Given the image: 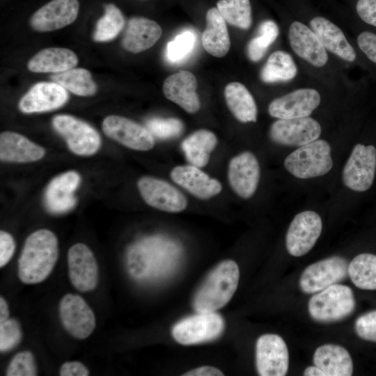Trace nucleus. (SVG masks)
<instances>
[{"label": "nucleus", "mask_w": 376, "mask_h": 376, "mask_svg": "<svg viewBox=\"0 0 376 376\" xmlns=\"http://www.w3.org/2000/svg\"><path fill=\"white\" fill-rule=\"evenodd\" d=\"M376 171V148L357 143L344 166V185L355 191H365L372 186Z\"/></svg>", "instance_id": "10"}, {"label": "nucleus", "mask_w": 376, "mask_h": 376, "mask_svg": "<svg viewBox=\"0 0 376 376\" xmlns=\"http://www.w3.org/2000/svg\"><path fill=\"white\" fill-rule=\"evenodd\" d=\"M224 327L222 316L215 311L197 312L176 322L171 329V334L178 343L190 345L218 338Z\"/></svg>", "instance_id": "6"}, {"label": "nucleus", "mask_w": 376, "mask_h": 376, "mask_svg": "<svg viewBox=\"0 0 376 376\" xmlns=\"http://www.w3.org/2000/svg\"><path fill=\"white\" fill-rule=\"evenodd\" d=\"M217 8L230 24L242 29H249L252 24L249 0H219Z\"/></svg>", "instance_id": "37"}, {"label": "nucleus", "mask_w": 376, "mask_h": 376, "mask_svg": "<svg viewBox=\"0 0 376 376\" xmlns=\"http://www.w3.org/2000/svg\"><path fill=\"white\" fill-rule=\"evenodd\" d=\"M52 126L75 155L91 156L100 148L99 133L87 123L72 116L61 114L54 116Z\"/></svg>", "instance_id": "7"}, {"label": "nucleus", "mask_w": 376, "mask_h": 376, "mask_svg": "<svg viewBox=\"0 0 376 376\" xmlns=\"http://www.w3.org/2000/svg\"><path fill=\"white\" fill-rule=\"evenodd\" d=\"M15 250L13 237L8 232L0 231V267H4L12 258Z\"/></svg>", "instance_id": "44"}, {"label": "nucleus", "mask_w": 376, "mask_h": 376, "mask_svg": "<svg viewBox=\"0 0 376 376\" xmlns=\"http://www.w3.org/2000/svg\"><path fill=\"white\" fill-rule=\"evenodd\" d=\"M354 328L361 338L376 342V310L360 315L355 321Z\"/></svg>", "instance_id": "43"}, {"label": "nucleus", "mask_w": 376, "mask_h": 376, "mask_svg": "<svg viewBox=\"0 0 376 376\" xmlns=\"http://www.w3.org/2000/svg\"><path fill=\"white\" fill-rule=\"evenodd\" d=\"M102 127L108 137L134 150L148 151L155 145L154 136L146 127L123 116L106 117Z\"/></svg>", "instance_id": "14"}, {"label": "nucleus", "mask_w": 376, "mask_h": 376, "mask_svg": "<svg viewBox=\"0 0 376 376\" xmlns=\"http://www.w3.org/2000/svg\"><path fill=\"white\" fill-rule=\"evenodd\" d=\"M50 79L71 93L79 96H91L96 93L97 86L91 72L84 68H72L54 73Z\"/></svg>", "instance_id": "34"}, {"label": "nucleus", "mask_w": 376, "mask_h": 376, "mask_svg": "<svg viewBox=\"0 0 376 376\" xmlns=\"http://www.w3.org/2000/svg\"><path fill=\"white\" fill-rule=\"evenodd\" d=\"M217 145L216 135L210 130L201 129L187 136L182 141L181 148L188 162L201 168L207 164Z\"/></svg>", "instance_id": "31"}, {"label": "nucleus", "mask_w": 376, "mask_h": 376, "mask_svg": "<svg viewBox=\"0 0 376 376\" xmlns=\"http://www.w3.org/2000/svg\"><path fill=\"white\" fill-rule=\"evenodd\" d=\"M125 26V18L118 7L109 3L104 6V14L97 22L93 33L96 42H107L115 38Z\"/></svg>", "instance_id": "36"}, {"label": "nucleus", "mask_w": 376, "mask_h": 376, "mask_svg": "<svg viewBox=\"0 0 376 376\" xmlns=\"http://www.w3.org/2000/svg\"><path fill=\"white\" fill-rule=\"evenodd\" d=\"M196 88V77L186 70H180L169 76L163 84V93L166 97L189 113H196L201 107Z\"/></svg>", "instance_id": "23"}, {"label": "nucleus", "mask_w": 376, "mask_h": 376, "mask_svg": "<svg viewBox=\"0 0 376 376\" xmlns=\"http://www.w3.org/2000/svg\"><path fill=\"white\" fill-rule=\"evenodd\" d=\"M356 301L352 289L345 285L334 284L315 293L309 299L311 317L320 322H334L344 320L355 309Z\"/></svg>", "instance_id": "4"}, {"label": "nucleus", "mask_w": 376, "mask_h": 376, "mask_svg": "<svg viewBox=\"0 0 376 376\" xmlns=\"http://www.w3.org/2000/svg\"><path fill=\"white\" fill-rule=\"evenodd\" d=\"M37 375L36 360L29 351L17 353L10 360L6 372L7 376H36Z\"/></svg>", "instance_id": "41"}, {"label": "nucleus", "mask_w": 376, "mask_h": 376, "mask_svg": "<svg viewBox=\"0 0 376 376\" xmlns=\"http://www.w3.org/2000/svg\"><path fill=\"white\" fill-rule=\"evenodd\" d=\"M45 149L26 136L14 132L0 134V159L10 163H30L40 160Z\"/></svg>", "instance_id": "25"}, {"label": "nucleus", "mask_w": 376, "mask_h": 376, "mask_svg": "<svg viewBox=\"0 0 376 376\" xmlns=\"http://www.w3.org/2000/svg\"><path fill=\"white\" fill-rule=\"evenodd\" d=\"M322 229V219L314 211L297 214L291 221L285 237L288 252L296 257L307 253L315 245Z\"/></svg>", "instance_id": "13"}, {"label": "nucleus", "mask_w": 376, "mask_h": 376, "mask_svg": "<svg viewBox=\"0 0 376 376\" xmlns=\"http://www.w3.org/2000/svg\"><path fill=\"white\" fill-rule=\"evenodd\" d=\"M356 9L363 22L376 26V0H359Z\"/></svg>", "instance_id": "46"}, {"label": "nucleus", "mask_w": 376, "mask_h": 376, "mask_svg": "<svg viewBox=\"0 0 376 376\" xmlns=\"http://www.w3.org/2000/svg\"><path fill=\"white\" fill-rule=\"evenodd\" d=\"M260 177V165L252 152L244 151L230 160L228 180L231 189L240 198L247 199L254 194Z\"/></svg>", "instance_id": "17"}, {"label": "nucleus", "mask_w": 376, "mask_h": 376, "mask_svg": "<svg viewBox=\"0 0 376 376\" xmlns=\"http://www.w3.org/2000/svg\"><path fill=\"white\" fill-rule=\"evenodd\" d=\"M284 166L300 179L325 175L333 166L330 146L324 140L317 139L300 146L287 156Z\"/></svg>", "instance_id": "5"}, {"label": "nucleus", "mask_w": 376, "mask_h": 376, "mask_svg": "<svg viewBox=\"0 0 376 376\" xmlns=\"http://www.w3.org/2000/svg\"><path fill=\"white\" fill-rule=\"evenodd\" d=\"M196 42L194 33L187 30L178 35L166 46V58L171 63H180L193 51Z\"/></svg>", "instance_id": "39"}, {"label": "nucleus", "mask_w": 376, "mask_h": 376, "mask_svg": "<svg viewBox=\"0 0 376 376\" xmlns=\"http://www.w3.org/2000/svg\"><path fill=\"white\" fill-rule=\"evenodd\" d=\"M313 363L326 376H350L353 373L350 353L338 345L326 344L318 347L313 354Z\"/></svg>", "instance_id": "28"}, {"label": "nucleus", "mask_w": 376, "mask_h": 376, "mask_svg": "<svg viewBox=\"0 0 376 376\" xmlns=\"http://www.w3.org/2000/svg\"><path fill=\"white\" fill-rule=\"evenodd\" d=\"M59 375L61 376H87L89 375V370L79 361H66L61 365Z\"/></svg>", "instance_id": "47"}, {"label": "nucleus", "mask_w": 376, "mask_h": 376, "mask_svg": "<svg viewBox=\"0 0 376 376\" xmlns=\"http://www.w3.org/2000/svg\"><path fill=\"white\" fill-rule=\"evenodd\" d=\"M360 49L373 62L376 63V34L370 31L361 33L357 38Z\"/></svg>", "instance_id": "45"}, {"label": "nucleus", "mask_w": 376, "mask_h": 376, "mask_svg": "<svg viewBox=\"0 0 376 376\" xmlns=\"http://www.w3.org/2000/svg\"><path fill=\"white\" fill-rule=\"evenodd\" d=\"M58 258V242L56 235L48 229L30 234L18 260V277L25 284H36L45 280L52 273Z\"/></svg>", "instance_id": "2"}, {"label": "nucleus", "mask_w": 376, "mask_h": 376, "mask_svg": "<svg viewBox=\"0 0 376 376\" xmlns=\"http://www.w3.org/2000/svg\"><path fill=\"white\" fill-rule=\"evenodd\" d=\"M172 180L200 199H208L218 195L222 190L221 184L211 178L199 167L190 165L175 166L170 173Z\"/></svg>", "instance_id": "21"}, {"label": "nucleus", "mask_w": 376, "mask_h": 376, "mask_svg": "<svg viewBox=\"0 0 376 376\" xmlns=\"http://www.w3.org/2000/svg\"><path fill=\"white\" fill-rule=\"evenodd\" d=\"M320 95L313 88H300L272 100L268 112L279 119L309 116L320 103Z\"/></svg>", "instance_id": "18"}, {"label": "nucleus", "mask_w": 376, "mask_h": 376, "mask_svg": "<svg viewBox=\"0 0 376 376\" xmlns=\"http://www.w3.org/2000/svg\"><path fill=\"white\" fill-rule=\"evenodd\" d=\"M22 331L19 322L15 318L0 322V351L10 352L21 342Z\"/></svg>", "instance_id": "42"}, {"label": "nucleus", "mask_w": 376, "mask_h": 376, "mask_svg": "<svg viewBox=\"0 0 376 376\" xmlns=\"http://www.w3.org/2000/svg\"><path fill=\"white\" fill-rule=\"evenodd\" d=\"M202 44L210 54L216 57L224 56L230 49V40L226 20L217 8H210L206 13Z\"/></svg>", "instance_id": "29"}, {"label": "nucleus", "mask_w": 376, "mask_h": 376, "mask_svg": "<svg viewBox=\"0 0 376 376\" xmlns=\"http://www.w3.org/2000/svg\"><path fill=\"white\" fill-rule=\"evenodd\" d=\"M288 37L290 46L297 56L315 67L327 63L328 56L324 47L307 26L297 21L292 22Z\"/></svg>", "instance_id": "24"}, {"label": "nucleus", "mask_w": 376, "mask_h": 376, "mask_svg": "<svg viewBox=\"0 0 376 376\" xmlns=\"http://www.w3.org/2000/svg\"><path fill=\"white\" fill-rule=\"evenodd\" d=\"M224 96L230 111L237 120L244 123L256 121V104L244 85L237 81L229 83L225 87Z\"/></svg>", "instance_id": "32"}, {"label": "nucleus", "mask_w": 376, "mask_h": 376, "mask_svg": "<svg viewBox=\"0 0 376 376\" xmlns=\"http://www.w3.org/2000/svg\"><path fill=\"white\" fill-rule=\"evenodd\" d=\"M239 279L240 270L235 261L219 263L195 292L194 309L196 312H214L224 306L235 294Z\"/></svg>", "instance_id": "3"}, {"label": "nucleus", "mask_w": 376, "mask_h": 376, "mask_svg": "<svg viewBox=\"0 0 376 376\" xmlns=\"http://www.w3.org/2000/svg\"><path fill=\"white\" fill-rule=\"evenodd\" d=\"M137 187L143 201L161 211L177 213L186 209V196L169 182L152 176H143Z\"/></svg>", "instance_id": "11"}, {"label": "nucleus", "mask_w": 376, "mask_h": 376, "mask_svg": "<svg viewBox=\"0 0 376 376\" xmlns=\"http://www.w3.org/2000/svg\"><path fill=\"white\" fill-rule=\"evenodd\" d=\"M348 262L340 256H331L308 266L299 279L304 293L315 294L336 284L348 276Z\"/></svg>", "instance_id": "9"}, {"label": "nucleus", "mask_w": 376, "mask_h": 376, "mask_svg": "<svg viewBox=\"0 0 376 376\" xmlns=\"http://www.w3.org/2000/svg\"><path fill=\"white\" fill-rule=\"evenodd\" d=\"M80 181V175L75 171H68L54 178L45 192L47 210L54 214H61L72 210L76 204L74 193Z\"/></svg>", "instance_id": "22"}, {"label": "nucleus", "mask_w": 376, "mask_h": 376, "mask_svg": "<svg viewBox=\"0 0 376 376\" xmlns=\"http://www.w3.org/2000/svg\"><path fill=\"white\" fill-rule=\"evenodd\" d=\"M279 32V28L274 22H263L258 27V36L252 38L248 44L247 54L249 59L254 62L260 61L278 37Z\"/></svg>", "instance_id": "38"}, {"label": "nucleus", "mask_w": 376, "mask_h": 376, "mask_svg": "<svg viewBox=\"0 0 376 376\" xmlns=\"http://www.w3.org/2000/svg\"><path fill=\"white\" fill-rule=\"evenodd\" d=\"M305 376H326L325 373L316 366H308L304 372Z\"/></svg>", "instance_id": "50"}, {"label": "nucleus", "mask_w": 376, "mask_h": 376, "mask_svg": "<svg viewBox=\"0 0 376 376\" xmlns=\"http://www.w3.org/2000/svg\"><path fill=\"white\" fill-rule=\"evenodd\" d=\"M184 376H222L224 373L212 366H201L183 374Z\"/></svg>", "instance_id": "48"}, {"label": "nucleus", "mask_w": 376, "mask_h": 376, "mask_svg": "<svg viewBox=\"0 0 376 376\" xmlns=\"http://www.w3.org/2000/svg\"><path fill=\"white\" fill-rule=\"evenodd\" d=\"M297 68L292 57L283 51H276L268 58L261 70L260 79L265 83L288 81L297 75Z\"/></svg>", "instance_id": "33"}, {"label": "nucleus", "mask_w": 376, "mask_h": 376, "mask_svg": "<svg viewBox=\"0 0 376 376\" xmlns=\"http://www.w3.org/2000/svg\"><path fill=\"white\" fill-rule=\"evenodd\" d=\"M352 282L362 290H376V255L361 253L348 266Z\"/></svg>", "instance_id": "35"}, {"label": "nucleus", "mask_w": 376, "mask_h": 376, "mask_svg": "<svg viewBox=\"0 0 376 376\" xmlns=\"http://www.w3.org/2000/svg\"><path fill=\"white\" fill-rule=\"evenodd\" d=\"M310 26L325 49L347 61L355 60L354 48L336 24L324 17H315L310 21Z\"/></svg>", "instance_id": "27"}, {"label": "nucleus", "mask_w": 376, "mask_h": 376, "mask_svg": "<svg viewBox=\"0 0 376 376\" xmlns=\"http://www.w3.org/2000/svg\"><path fill=\"white\" fill-rule=\"evenodd\" d=\"M321 131L320 123L308 116L279 119L272 124L269 134L271 140L277 144L300 147L317 140Z\"/></svg>", "instance_id": "15"}, {"label": "nucleus", "mask_w": 376, "mask_h": 376, "mask_svg": "<svg viewBox=\"0 0 376 376\" xmlns=\"http://www.w3.org/2000/svg\"><path fill=\"white\" fill-rule=\"evenodd\" d=\"M9 308L6 300L0 297V322H2L9 318Z\"/></svg>", "instance_id": "49"}, {"label": "nucleus", "mask_w": 376, "mask_h": 376, "mask_svg": "<svg viewBox=\"0 0 376 376\" xmlns=\"http://www.w3.org/2000/svg\"><path fill=\"white\" fill-rule=\"evenodd\" d=\"M68 276L72 285L82 292L97 285L99 268L91 249L84 243L73 244L68 252Z\"/></svg>", "instance_id": "16"}, {"label": "nucleus", "mask_w": 376, "mask_h": 376, "mask_svg": "<svg viewBox=\"0 0 376 376\" xmlns=\"http://www.w3.org/2000/svg\"><path fill=\"white\" fill-rule=\"evenodd\" d=\"M58 314L64 329L77 339L88 338L95 328L94 312L79 295H65L59 301Z\"/></svg>", "instance_id": "8"}, {"label": "nucleus", "mask_w": 376, "mask_h": 376, "mask_svg": "<svg viewBox=\"0 0 376 376\" xmlns=\"http://www.w3.org/2000/svg\"><path fill=\"white\" fill-rule=\"evenodd\" d=\"M67 90L55 82H39L21 98L19 109L24 113H41L57 109L68 100Z\"/></svg>", "instance_id": "20"}, {"label": "nucleus", "mask_w": 376, "mask_h": 376, "mask_svg": "<svg viewBox=\"0 0 376 376\" xmlns=\"http://www.w3.org/2000/svg\"><path fill=\"white\" fill-rule=\"evenodd\" d=\"M183 255L181 244L162 235L143 238L134 243L127 254L130 276L140 281H159L173 274Z\"/></svg>", "instance_id": "1"}, {"label": "nucleus", "mask_w": 376, "mask_h": 376, "mask_svg": "<svg viewBox=\"0 0 376 376\" xmlns=\"http://www.w3.org/2000/svg\"><path fill=\"white\" fill-rule=\"evenodd\" d=\"M78 58L72 50L62 47L45 48L36 53L27 63L33 72L58 73L75 67Z\"/></svg>", "instance_id": "30"}, {"label": "nucleus", "mask_w": 376, "mask_h": 376, "mask_svg": "<svg viewBox=\"0 0 376 376\" xmlns=\"http://www.w3.org/2000/svg\"><path fill=\"white\" fill-rule=\"evenodd\" d=\"M256 365L260 376H284L289 365L286 343L279 335L260 336L256 345Z\"/></svg>", "instance_id": "12"}, {"label": "nucleus", "mask_w": 376, "mask_h": 376, "mask_svg": "<svg viewBox=\"0 0 376 376\" xmlns=\"http://www.w3.org/2000/svg\"><path fill=\"white\" fill-rule=\"evenodd\" d=\"M79 9L78 0H52L32 15L30 25L40 32L60 29L75 21Z\"/></svg>", "instance_id": "19"}, {"label": "nucleus", "mask_w": 376, "mask_h": 376, "mask_svg": "<svg viewBox=\"0 0 376 376\" xmlns=\"http://www.w3.org/2000/svg\"><path fill=\"white\" fill-rule=\"evenodd\" d=\"M162 33V28L156 22L143 17H134L127 22L121 44L125 50L139 53L152 47Z\"/></svg>", "instance_id": "26"}, {"label": "nucleus", "mask_w": 376, "mask_h": 376, "mask_svg": "<svg viewBox=\"0 0 376 376\" xmlns=\"http://www.w3.org/2000/svg\"><path fill=\"white\" fill-rule=\"evenodd\" d=\"M146 125L154 137L160 139L177 137L184 130L183 123L176 118H152L147 120Z\"/></svg>", "instance_id": "40"}]
</instances>
